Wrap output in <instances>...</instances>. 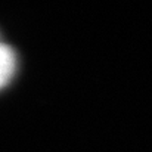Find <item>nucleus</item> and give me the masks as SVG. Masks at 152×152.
I'll return each mask as SVG.
<instances>
[{
  "mask_svg": "<svg viewBox=\"0 0 152 152\" xmlns=\"http://www.w3.org/2000/svg\"><path fill=\"white\" fill-rule=\"evenodd\" d=\"M16 69V56L10 46L0 43V89H3L13 77Z\"/></svg>",
  "mask_w": 152,
  "mask_h": 152,
  "instance_id": "obj_1",
  "label": "nucleus"
}]
</instances>
